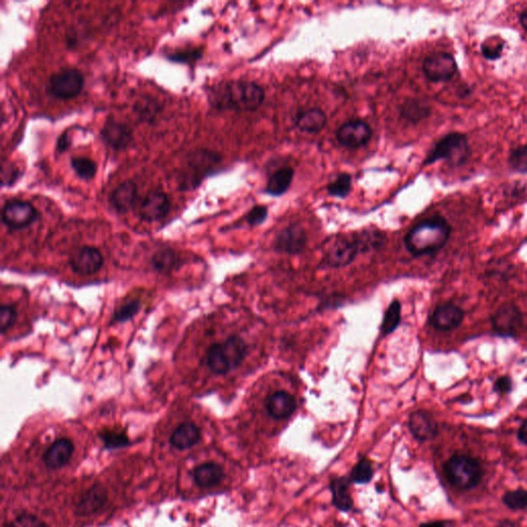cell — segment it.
<instances>
[{"instance_id":"cell-1","label":"cell","mask_w":527,"mask_h":527,"mask_svg":"<svg viewBox=\"0 0 527 527\" xmlns=\"http://www.w3.org/2000/svg\"><path fill=\"white\" fill-rule=\"evenodd\" d=\"M208 98L214 109L253 112L263 104L265 91L253 82H224L213 87Z\"/></svg>"},{"instance_id":"cell-2","label":"cell","mask_w":527,"mask_h":527,"mask_svg":"<svg viewBox=\"0 0 527 527\" xmlns=\"http://www.w3.org/2000/svg\"><path fill=\"white\" fill-rule=\"evenodd\" d=\"M445 217L435 215L416 224L405 237V246L414 256L437 253L445 246L451 235Z\"/></svg>"},{"instance_id":"cell-3","label":"cell","mask_w":527,"mask_h":527,"mask_svg":"<svg viewBox=\"0 0 527 527\" xmlns=\"http://www.w3.org/2000/svg\"><path fill=\"white\" fill-rule=\"evenodd\" d=\"M249 347L241 337H228L222 342L213 343L206 350L205 365L214 375H227L244 363Z\"/></svg>"},{"instance_id":"cell-4","label":"cell","mask_w":527,"mask_h":527,"mask_svg":"<svg viewBox=\"0 0 527 527\" xmlns=\"http://www.w3.org/2000/svg\"><path fill=\"white\" fill-rule=\"evenodd\" d=\"M222 161L221 156L212 151L196 150L185 158L178 173V185L183 191L196 189L206 176L215 170Z\"/></svg>"},{"instance_id":"cell-5","label":"cell","mask_w":527,"mask_h":527,"mask_svg":"<svg viewBox=\"0 0 527 527\" xmlns=\"http://www.w3.org/2000/svg\"><path fill=\"white\" fill-rule=\"evenodd\" d=\"M471 146L466 135L460 132H451L436 142L426 156L423 165L434 164L445 160L453 167H460L471 157Z\"/></svg>"},{"instance_id":"cell-6","label":"cell","mask_w":527,"mask_h":527,"mask_svg":"<svg viewBox=\"0 0 527 527\" xmlns=\"http://www.w3.org/2000/svg\"><path fill=\"white\" fill-rule=\"evenodd\" d=\"M444 472L449 482L462 490L476 487L483 476L480 462L464 455H455L449 458L444 466Z\"/></svg>"},{"instance_id":"cell-7","label":"cell","mask_w":527,"mask_h":527,"mask_svg":"<svg viewBox=\"0 0 527 527\" xmlns=\"http://www.w3.org/2000/svg\"><path fill=\"white\" fill-rule=\"evenodd\" d=\"M84 82V75L77 68H62L50 77L47 90L57 99H70L81 93Z\"/></svg>"},{"instance_id":"cell-8","label":"cell","mask_w":527,"mask_h":527,"mask_svg":"<svg viewBox=\"0 0 527 527\" xmlns=\"http://www.w3.org/2000/svg\"><path fill=\"white\" fill-rule=\"evenodd\" d=\"M36 208L28 201L13 199L4 204L1 210V219L4 226L11 231H19L31 226L38 219Z\"/></svg>"},{"instance_id":"cell-9","label":"cell","mask_w":527,"mask_h":527,"mask_svg":"<svg viewBox=\"0 0 527 527\" xmlns=\"http://www.w3.org/2000/svg\"><path fill=\"white\" fill-rule=\"evenodd\" d=\"M361 253L354 234L337 237L330 245L322 265L327 268H342L354 262L357 254Z\"/></svg>"},{"instance_id":"cell-10","label":"cell","mask_w":527,"mask_h":527,"mask_svg":"<svg viewBox=\"0 0 527 527\" xmlns=\"http://www.w3.org/2000/svg\"><path fill=\"white\" fill-rule=\"evenodd\" d=\"M104 265V256L99 249L90 245L75 249L70 256V266L72 271L81 276L97 274Z\"/></svg>"},{"instance_id":"cell-11","label":"cell","mask_w":527,"mask_h":527,"mask_svg":"<svg viewBox=\"0 0 527 527\" xmlns=\"http://www.w3.org/2000/svg\"><path fill=\"white\" fill-rule=\"evenodd\" d=\"M492 327L499 336L515 337L523 327V315L519 307L507 302L496 309L491 316Z\"/></svg>"},{"instance_id":"cell-12","label":"cell","mask_w":527,"mask_h":527,"mask_svg":"<svg viewBox=\"0 0 527 527\" xmlns=\"http://www.w3.org/2000/svg\"><path fill=\"white\" fill-rule=\"evenodd\" d=\"M423 70L430 82L450 81L457 71V63L455 57L448 53H436L426 57Z\"/></svg>"},{"instance_id":"cell-13","label":"cell","mask_w":527,"mask_h":527,"mask_svg":"<svg viewBox=\"0 0 527 527\" xmlns=\"http://www.w3.org/2000/svg\"><path fill=\"white\" fill-rule=\"evenodd\" d=\"M170 210L168 195L160 190H153L144 196L138 205L139 219L148 223L161 221Z\"/></svg>"},{"instance_id":"cell-14","label":"cell","mask_w":527,"mask_h":527,"mask_svg":"<svg viewBox=\"0 0 527 527\" xmlns=\"http://www.w3.org/2000/svg\"><path fill=\"white\" fill-rule=\"evenodd\" d=\"M100 135L103 142L114 151L126 150L134 141L132 128L112 116L103 125Z\"/></svg>"},{"instance_id":"cell-15","label":"cell","mask_w":527,"mask_h":527,"mask_svg":"<svg viewBox=\"0 0 527 527\" xmlns=\"http://www.w3.org/2000/svg\"><path fill=\"white\" fill-rule=\"evenodd\" d=\"M306 231L300 224H293L283 229L277 235L274 242L275 251L278 253L298 254L306 246Z\"/></svg>"},{"instance_id":"cell-16","label":"cell","mask_w":527,"mask_h":527,"mask_svg":"<svg viewBox=\"0 0 527 527\" xmlns=\"http://www.w3.org/2000/svg\"><path fill=\"white\" fill-rule=\"evenodd\" d=\"M372 137V129L361 120L343 124L337 131V139L346 148H357L365 146Z\"/></svg>"},{"instance_id":"cell-17","label":"cell","mask_w":527,"mask_h":527,"mask_svg":"<svg viewBox=\"0 0 527 527\" xmlns=\"http://www.w3.org/2000/svg\"><path fill=\"white\" fill-rule=\"evenodd\" d=\"M464 313L455 304H443L437 307L430 318V324L440 332L452 331L464 322Z\"/></svg>"},{"instance_id":"cell-18","label":"cell","mask_w":527,"mask_h":527,"mask_svg":"<svg viewBox=\"0 0 527 527\" xmlns=\"http://www.w3.org/2000/svg\"><path fill=\"white\" fill-rule=\"evenodd\" d=\"M109 501L107 488L102 484H94L82 494L77 504L75 513L80 516H90L104 508Z\"/></svg>"},{"instance_id":"cell-19","label":"cell","mask_w":527,"mask_h":527,"mask_svg":"<svg viewBox=\"0 0 527 527\" xmlns=\"http://www.w3.org/2000/svg\"><path fill=\"white\" fill-rule=\"evenodd\" d=\"M75 446L68 438H60L53 442L45 450L43 460L48 469H58L70 462Z\"/></svg>"},{"instance_id":"cell-20","label":"cell","mask_w":527,"mask_h":527,"mask_svg":"<svg viewBox=\"0 0 527 527\" xmlns=\"http://www.w3.org/2000/svg\"><path fill=\"white\" fill-rule=\"evenodd\" d=\"M266 409L272 418L281 420L294 414L297 409V401L294 396L286 391H276L268 396L266 400Z\"/></svg>"},{"instance_id":"cell-21","label":"cell","mask_w":527,"mask_h":527,"mask_svg":"<svg viewBox=\"0 0 527 527\" xmlns=\"http://www.w3.org/2000/svg\"><path fill=\"white\" fill-rule=\"evenodd\" d=\"M409 430L419 441H428L438 435V423L432 414L415 411L409 417Z\"/></svg>"},{"instance_id":"cell-22","label":"cell","mask_w":527,"mask_h":527,"mask_svg":"<svg viewBox=\"0 0 527 527\" xmlns=\"http://www.w3.org/2000/svg\"><path fill=\"white\" fill-rule=\"evenodd\" d=\"M137 201V185L133 180H125L114 188L111 195L112 207L119 213H125L134 207Z\"/></svg>"},{"instance_id":"cell-23","label":"cell","mask_w":527,"mask_h":527,"mask_svg":"<svg viewBox=\"0 0 527 527\" xmlns=\"http://www.w3.org/2000/svg\"><path fill=\"white\" fill-rule=\"evenodd\" d=\"M201 436L202 433L198 425L191 421H185L173 430L170 437V444L178 450H187L197 445L200 442Z\"/></svg>"},{"instance_id":"cell-24","label":"cell","mask_w":527,"mask_h":527,"mask_svg":"<svg viewBox=\"0 0 527 527\" xmlns=\"http://www.w3.org/2000/svg\"><path fill=\"white\" fill-rule=\"evenodd\" d=\"M223 467L215 462H205L194 469L195 482L200 487H212L223 479Z\"/></svg>"},{"instance_id":"cell-25","label":"cell","mask_w":527,"mask_h":527,"mask_svg":"<svg viewBox=\"0 0 527 527\" xmlns=\"http://www.w3.org/2000/svg\"><path fill=\"white\" fill-rule=\"evenodd\" d=\"M327 116L322 109H310L300 112L295 124L301 131L317 133L324 129L327 125Z\"/></svg>"},{"instance_id":"cell-26","label":"cell","mask_w":527,"mask_h":527,"mask_svg":"<svg viewBox=\"0 0 527 527\" xmlns=\"http://www.w3.org/2000/svg\"><path fill=\"white\" fill-rule=\"evenodd\" d=\"M180 256L171 249L156 251L151 259V266L157 273L170 274L180 266Z\"/></svg>"},{"instance_id":"cell-27","label":"cell","mask_w":527,"mask_h":527,"mask_svg":"<svg viewBox=\"0 0 527 527\" xmlns=\"http://www.w3.org/2000/svg\"><path fill=\"white\" fill-rule=\"evenodd\" d=\"M350 482H352L350 479H346L344 477L335 478L331 482L333 504L339 510L344 511V512L352 510L354 507V499L349 492Z\"/></svg>"},{"instance_id":"cell-28","label":"cell","mask_w":527,"mask_h":527,"mask_svg":"<svg viewBox=\"0 0 527 527\" xmlns=\"http://www.w3.org/2000/svg\"><path fill=\"white\" fill-rule=\"evenodd\" d=\"M294 175V169L292 167H283L278 169L268 180L266 192L271 196H281L292 185Z\"/></svg>"},{"instance_id":"cell-29","label":"cell","mask_w":527,"mask_h":527,"mask_svg":"<svg viewBox=\"0 0 527 527\" xmlns=\"http://www.w3.org/2000/svg\"><path fill=\"white\" fill-rule=\"evenodd\" d=\"M162 109L161 103L150 96L139 98L133 105V112L136 114L138 120L146 123L153 122L161 114Z\"/></svg>"},{"instance_id":"cell-30","label":"cell","mask_w":527,"mask_h":527,"mask_svg":"<svg viewBox=\"0 0 527 527\" xmlns=\"http://www.w3.org/2000/svg\"><path fill=\"white\" fill-rule=\"evenodd\" d=\"M430 107L418 99L406 100L401 107V116L407 122L416 124L430 116Z\"/></svg>"},{"instance_id":"cell-31","label":"cell","mask_w":527,"mask_h":527,"mask_svg":"<svg viewBox=\"0 0 527 527\" xmlns=\"http://www.w3.org/2000/svg\"><path fill=\"white\" fill-rule=\"evenodd\" d=\"M359 244L361 253H369V251H378L381 249L386 242V235L381 231L365 230L354 234Z\"/></svg>"},{"instance_id":"cell-32","label":"cell","mask_w":527,"mask_h":527,"mask_svg":"<svg viewBox=\"0 0 527 527\" xmlns=\"http://www.w3.org/2000/svg\"><path fill=\"white\" fill-rule=\"evenodd\" d=\"M402 316V306L398 300L391 302L384 313V322L381 325V334L384 336L393 333L401 324Z\"/></svg>"},{"instance_id":"cell-33","label":"cell","mask_w":527,"mask_h":527,"mask_svg":"<svg viewBox=\"0 0 527 527\" xmlns=\"http://www.w3.org/2000/svg\"><path fill=\"white\" fill-rule=\"evenodd\" d=\"M71 168L73 169L75 174L82 180H93L94 176L97 173V165L87 157H73L70 160Z\"/></svg>"},{"instance_id":"cell-34","label":"cell","mask_w":527,"mask_h":527,"mask_svg":"<svg viewBox=\"0 0 527 527\" xmlns=\"http://www.w3.org/2000/svg\"><path fill=\"white\" fill-rule=\"evenodd\" d=\"M504 47H505V40H501L499 36H490L481 45V53L487 60L494 61L501 58Z\"/></svg>"},{"instance_id":"cell-35","label":"cell","mask_w":527,"mask_h":527,"mask_svg":"<svg viewBox=\"0 0 527 527\" xmlns=\"http://www.w3.org/2000/svg\"><path fill=\"white\" fill-rule=\"evenodd\" d=\"M508 163L510 168L515 173L527 174V144L511 150Z\"/></svg>"},{"instance_id":"cell-36","label":"cell","mask_w":527,"mask_h":527,"mask_svg":"<svg viewBox=\"0 0 527 527\" xmlns=\"http://www.w3.org/2000/svg\"><path fill=\"white\" fill-rule=\"evenodd\" d=\"M352 175L348 173H341L336 180L327 185V190L330 195L338 198H344L352 190Z\"/></svg>"},{"instance_id":"cell-37","label":"cell","mask_w":527,"mask_h":527,"mask_svg":"<svg viewBox=\"0 0 527 527\" xmlns=\"http://www.w3.org/2000/svg\"><path fill=\"white\" fill-rule=\"evenodd\" d=\"M372 464L368 460H361L352 469L350 473V481L357 484H366L373 477Z\"/></svg>"},{"instance_id":"cell-38","label":"cell","mask_w":527,"mask_h":527,"mask_svg":"<svg viewBox=\"0 0 527 527\" xmlns=\"http://www.w3.org/2000/svg\"><path fill=\"white\" fill-rule=\"evenodd\" d=\"M141 302L138 299L130 300L126 302L122 306L116 309L114 315V322H125L131 320L141 310Z\"/></svg>"},{"instance_id":"cell-39","label":"cell","mask_w":527,"mask_h":527,"mask_svg":"<svg viewBox=\"0 0 527 527\" xmlns=\"http://www.w3.org/2000/svg\"><path fill=\"white\" fill-rule=\"evenodd\" d=\"M503 503L506 507L513 511L527 509V490L516 489L506 492L503 496Z\"/></svg>"},{"instance_id":"cell-40","label":"cell","mask_w":527,"mask_h":527,"mask_svg":"<svg viewBox=\"0 0 527 527\" xmlns=\"http://www.w3.org/2000/svg\"><path fill=\"white\" fill-rule=\"evenodd\" d=\"M17 317V308L13 305L2 304L0 308V325H1L2 335H6L13 329Z\"/></svg>"},{"instance_id":"cell-41","label":"cell","mask_w":527,"mask_h":527,"mask_svg":"<svg viewBox=\"0 0 527 527\" xmlns=\"http://www.w3.org/2000/svg\"><path fill=\"white\" fill-rule=\"evenodd\" d=\"M6 527H48L45 521L31 513H23L11 521Z\"/></svg>"},{"instance_id":"cell-42","label":"cell","mask_w":527,"mask_h":527,"mask_svg":"<svg viewBox=\"0 0 527 527\" xmlns=\"http://www.w3.org/2000/svg\"><path fill=\"white\" fill-rule=\"evenodd\" d=\"M102 438L107 448H119L129 444V440L123 433L105 432Z\"/></svg>"},{"instance_id":"cell-43","label":"cell","mask_w":527,"mask_h":527,"mask_svg":"<svg viewBox=\"0 0 527 527\" xmlns=\"http://www.w3.org/2000/svg\"><path fill=\"white\" fill-rule=\"evenodd\" d=\"M268 217L267 207L263 205H256L254 208H251V212L247 213L246 219L247 224L251 227H256L259 224H263L266 221Z\"/></svg>"},{"instance_id":"cell-44","label":"cell","mask_w":527,"mask_h":527,"mask_svg":"<svg viewBox=\"0 0 527 527\" xmlns=\"http://www.w3.org/2000/svg\"><path fill=\"white\" fill-rule=\"evenodd\" d=\"M494 393L501 396L508 395L513 391V380L509 376L497 378L494 384Z\"/></svg>"},{"instance_id":"cell-45","label":"cell","mask_w":527,"mask_h":527,"mask_svg":"<svg viewBox=\"0 0 527 527\" xmlns=\"http://www.w3.org/2000/svg\"><path fill=\"white\" fill-rule=\"evenodd\" d=\"M18 174H19V170L15 165L11 163L2 165V185H10L11 183L15 182L18 178Z\"/></svg>"},{"instance_id":"cell-46","label":"cell","mask_w":527,"mask_h":527,"mask_svg":"<svg viewBox=\"0 0 527 527\" xmlns=\"http://www.w3.org/2000/svg\"><path fill=\"white\" fill-rule=\"evenodd\" d=\"M201 52L198 51V50H191L189 53L185 51L183 52H176L174 53V54L170 55V58L173 59L174 61H180V62H185V61H190L191 59H197L200 57Z\"/></svg>"},{"instance_id":"cell-47","label":"cell","mask_w":527,"mask_h":527,"mask_svg":"<svg viewBox=\"0 0 527 527\" xmlns=\"http://www.w3.org/2000/svg\"><path fill=\"white\" fill-rule=\"evenodd\" d=\"M70 136H68V133L65 131L63 134H61V136L58 138V141H57V151H58L59 153H63L64 151H66L70 148Z\"/></svg>"},{"instance_id":"cell-48","label":"cell","mask_w":527,"mask_h":527,"mask_svg":"<svg viewBox=\"0 0 527 527\" xmlns=\"http://www.w3.org/2000/svg\"><path fill=\"white\" fill-rule=\"evenodd\" d=\"M518 439L524 445H527V419L520 426L519 430H518Z\"/></svg>"},{"instance_id":"cell-49","label":"cell","mask_w":527,"mask_h":527,"mask_svg":"<svg viewBox=\"0 0 527 527\" xmlns=\"http://www.w3.org/2000/svg\"><path fill=\"white\" fill-rule=\"evenodd\" d=\"M520 24L527 31V8L520 15Z\"/></svg>"},{"instance_id":"cell-50","label":"cell","mask_w":527,"mask_h":527,"mask_svg":"<svg viewBox=\"0 0 527 527\" xmlns=\"http://www.w3.org/2000/svg\"><path fill=\"white\" fill-rule=\"evenodd\" d=\"M419 527H445V523L442 521H433L421 524Z\"/></svg>"},{"instance_id":"cell-51","label":"cell","mask_w":527,"mask_h":527,"mask_svg":"<svg viewBox=\"0 0 527 527\" xmlns=\"http://www.w3.org/2000/svg\"><path fill=\"white\" fill-rule=\"evenodd\" d=\"M496 527H517L514 522L510 521V520H504Z\"/></svg>"}]
</instances>
